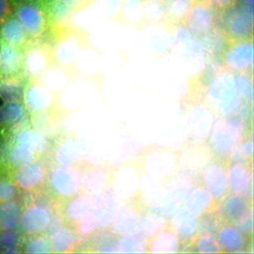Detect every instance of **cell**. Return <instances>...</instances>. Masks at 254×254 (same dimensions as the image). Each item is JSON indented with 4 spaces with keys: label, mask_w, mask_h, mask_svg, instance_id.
I'll use <instances>...</instances> for the list:
<instances>
[{
    "label": "cell",
    "mask_w": 254,
    "mask_h": 254,
    "mask_svg": "<svg viewBox=\"0 0 254 254\" xmlns=\"http://www.w3.org/2000/svg\"><path fill=\"white\" fill-rule=\"evenodd\" d=\"M22 210L18 229L24 236L44 233L60 203L46 189L34 193L22 194Z\"/></svg>",
    "instance_id": "1"
},
{
    "label": "cell",
    "mask_w": 254,
    "mask_h": 254,
    "mask_svg": "<svg viewBox=\"0 0 254 254\" xmlns=\"http://www.w3.org/2000/svg\"><path fill=\"white\" fill-rule=\"evenodd\" d=\"M205 103L220 118L242 112L243 100L237 91L235 73L225 68L215 75L207 90Z\"/></svg>",
    "instance_id": "2"
},
{
    "label": "cell",
    "mask_w": 254,
    "mask_h": 254,
    "mask_svg": "<svg viewBox=\"0 0 254 254\" xmlns=\"http://www.w3.org/2000/svg\"><path fill=\"white\" fill-rule=\"evenodd\" d=\"M247 116L240 112L220 118L213 123L208 138V146L213 156L227 159L230 152L249 136Z\"/></svg>",
    "instance_id": "3"
},
{
    "label": "cell",
    "mask_w": 254,
    "mask_h": 254,
    "mask_svg": "<svg viewBox=\"0 0 254 254\" xmlns=\"http://www.w3.org/2000/svg\"><path fill=\"white\" fill-rule=\"evenodd\" d=\"M59 211L66 225L73 227L83 239L97 230L93 195L80 192L60 203Z\"/></svg>",
    "instance_id": "4"
},
{
    "label": "cell",
    "mask_w": 254,
    "mask_h": 254,
    "mask_svg": "<svg viewBox=\"0 0 254 254\" xmlns=\"http://www.w3.org/2000/svg\"><path fill=\"white\" fill-rule=\"evenodd\" d=\"M198 178L183 170L172 177L165 185L163 198L153 211L163 215L168 220L183 206L190 190L197 184Z\"/></svg>",
    "instance_id": "5"
},
{
    "label": "cell",
    "mask_w": 254,
    "mask_h": 254,
    "mask_svg": "<svg viewBox=\"0 0 254 254\" xmlns=\"http://www.w3.org/2000/svg\"><path fill=\"white\" fill-rule=\"evenodd\" d=\"M137 159L142 173L165 183L179 170L178 153L169 148L151 147Z\"/></svg>",
    "instance_id": "6"
},
{
    "label": "cell",
    "mask_w": 254,
    "mask_h": 254,
    "mask_svg": "<svg viewBox=\"0 0 254 254\" xmlns=\"http://www.w3.org/2000/svg\"><path fill=\"white\" fill-rule=\"evenodd\" d=\"M86 43L85 33L78 28H69L55 37L52 46L53 64L73 72L80 52Z\"/></svg>",
    "instance_id": "7"
},
{
    "label": "cell",
    "mask_w": 254,
    "mask_h": 254,
    "mask_svg": "<svg viewBox=\"0 0 254 254\" xmlns=\"http://www.w3.org/2000/svg\"><path fill=\"white\" fill-rule=\"evenodd\" d=\"M46 190L60 203L81 192L79 166L51 165Z\"/></svg>",
    "instance_id": "8"
},
{
    "label": "cell",
    "mask_w": 254,
    "mask_h": 254,
    "mask_svg": "<svg viewBox=\"0 0 254 254\" xmlns=\"http://www.w3.org/2000/svg\"><path fill=\"white\" fill-rule=\"evenodd\" d=\"M14 14L31 41L41 39L52 33L45 0H36L14 6Z\"/></svg>",
    "instance_id": "9"
},
{
    "label": "cell",
    "mask_w": 254,
    "mask_h": 254,
    "mask_svg": "<svg viewBox=\"0 0 254 254\" xmlns=\"http://www.w3.org/2000/svg\"><path fill=\"white\" fill-rule=\"evenodd\" d=\"M51 163L43 157L10 175L22 194L34 193L46 189Z\"/></svg>",
    "instance_id": "10"
},
{
    "label": "cell",
    "mask_w": 254,
    "mask_h": 254,
    "mask_svg": "<svg viewBox=\"0 0 254 254\" xmlns=\"http://www.w3.org/2000/svg\"><path fill=\"white\" fill-rule=\"evenodd\" d=\"M141 174L138 159L116 169L112 186L120 202L132 201L140 198Z\"/></svg>",
    "instance_id": "11"
},
{
    "label": "cell",
    "mask_w": 254,
    "mask_h": 254,
    "mask_svg": "<svg viewBox=\"0 0 254 254\" xmlns=\"http://www.w3.org/2000/svg\"><path fill=\"white\" fill-rule=\"evenodd\" d=\"M85 145L78 136L66 134L55 138L52 142L48 158L51 165L78 166L83 161Z\"/></svg>",
    "instance_id": "12"
},
{
    "label": "cell",
    "mask_w": 254,
    "mask_h": 254,
    "mask_svg": "<svg viewBox=\"0 0 254 254\" xmlns=\"http://www.w3.org/2000/svg\"><path fill=\"white\" fill-rule=\"evenodd\" d=\"M227 159L212 157L200 175V183L219 203L230 193L227 178Z\"/></svg>",
    "instance_id": "13"
},
{
    "label": "cell",
    "mask_w": 254,
    "mask_h": 254,
    "mask_svg": "<svg viewBox=\"0 0 254 254\" xmlns=\"http://www.w3.org/2000/svg\"><path fill=\"white\" fill-rule=\"evenodd\" d=\"M23 102L30 115L60 109L58 94L50 91L38 79H28Z\"/></svg>",
    "instance_id": "14"
},
{
    "label": "cell",
    "mask_w": 254,
    "mask_h": 254,
    "mask_svg": "<svg viewBox=\"0 0 254 254\" xmlns=\"http://www.w3.org/2000/svg\"><path fill=\"white\" fill-rule=\"evenodd\" d=\"M148 208L140 198L120 203L110 230L120 237L134 235L138 232L143 214Z\"/></svg>",
    "instance_id": "15"
},
{
    "label": "cell",
    "mask_w": 254,
    "mask_h": 254,
    "mask_svg": "<svg viewBox=\"0 0 254 254\" xmlns=\"http://www.w3.org/2000/svg\"><path fill=\"white\" fill-rule=\"evenodd\" d=\"M213 113L205 103L192 105L188 112V128L190 143L202 144L208 141L214 123Z\"/></svg>",
    "instance_id": "16"
},
{
    "label": "cell",
    "mask_w": 254,
    "mask_h": 254,
    "mask_svg": "<svg viewBox=\"0 0 254 254\" xmlns=\"http://www.w3.org/2000/svg\"><path fill=\"white\" fill-rule=\"evenodd\" d=\"M53 44L42 39L31 41L25 50V72L28 79H38L53 64Z\"/></svg>",
    "instance_id": "17"
},
{
    "label": "cell",
    "mask_w": 254,
    "mask_h": 254,
    "mask_svg": "<svg viewBox=\"0 0 254 254\" xmlns=\"http://www.w3.org/2000/svg\"><path fill=\"white\" fill-rule=\"evenodd\" d=\"M253 6L239 5L227 15L225 34L230 41L251 39L254 28Z\"/></svg>",
    "instance_id": "18"
},
{
    "label": "cell",
    "mask_w": 254,
    "mask_h": 254,
    "mask_svg": "<svg viewBox=\"0 0 254 254\" xmlns=\"http://www.w3.org/2000/svg\"><path fill=\"white\" fill-rule=\"evenodd\" d=\"M41 158L27 147L6 140L0 146V171L10 175L15 170Z\"/></svg>",
    "instance_id": "19"
},
{
    "label": "cell",
    "mask_w": 254,
    "mask_h": 254,
    "mask_svg": "<svg viewBox=\"0 0 254 254\" xmlns=\"http://www.w3.org/2000/svg\"><path fill=\"white\" fill-rule=\"evenodd\" d=\"M81 173V191L92 195L112 187L116 169L99 164L85 163L78 165Z\"/></svg>",
    "instance_id": "20"
},
{
    "label": "cell",
    "mask_w": 254,
    "mask_h": 254,
    "mask_svg": "<svg viewBox=\"0 0 254 254\" xmlns=\"http://www.w3.org/2000/svg\"><path fill=\"white\" fill-rule=\"evenodd\" d=\"M254 56L252 38L230 41L223 54L225 68L233 73L249 72L253 67Z\"/></svg>",
    "instance_id": "21"
},
{
    "label": "cell",
    "mask_w": 254,
    "mask_h": 254,
    "mask_svg": "<svg viewBox=\"0 0 254 254\" xmlns=\"http://www.w3.org/2000/svg\"><path fill=\"white\" fill-rule=\"evenodd\" d=\"M185 23L187 29L195 36H208L216 26L215 7L207 0H197Z\"/></svg>",
    "instance_id": "22"
},
{
    "label": "cell",
    "mask_w": 254,
    "mask_h": 254,
    "mask_svg": "<svg viewBox=\"0 0 254 254\" xmlns=\"http://www.w3.org/2000/svg\"><path fill=\"white\" fill-rule=\"evenodd\" d=\"M94 199V219L97 230L110 228L118 213L120 200L113 187H108L93 195Z\"/></svg>",
    "instance_id": "23"
},
{
    "label": "cell",
    "mask_w": 254,
    "mask_h": 254,
    "mask_svg": "<svg viewBox=\"0 0 254 254\" xmlns=\"http://www.w3.org/2000/svg\"><path fill=\"white\" fill-rule=\"evenodd\" d=\"M30 120L31 117L23 101L4 102L0 105V133L3 141Z\"/></svg>",
    "instance_id": "24"
},
{
    "label": "cell",
    "mask_w": 254,
    "mask_h": 254,
    "mask_svg": "<svg viewBox=\"0 0 254 254\" xmlns=\"http://www.w3.org/2000/svg\"><path fill=\"white\" fill-rule=\"evenodd\" d=\"M6 140L27 147L41 157H48L51 150V139L34 129L31 120L13 131Z\"/></svg>",
    "instance_id": "25"
},
{
    "label": "cell",
    "mask_w": 254,
    "mask_h": 254,
    "mask_svg": "<svg viewBox=\"0 0 254 254\" xmlns=\"http://www.w3.org/2000/svg\"><path fill=\"white\" fill-rule=\"evenodd\" d=\"M119 237L110 228L95 230L83 239L77 253L118 254Z\"/></svg>",
    "instance_id": "26"
},
{
    "label": "cell",
    "mask_w": 254,
    "mask_h": 254,
    "mask_svg": "<svg viewBox=\"0 0 254 254\" xmlns=\"http://www.w3.org/2000/svg\"><path fill=\"white\" fill-rule=\"evenodd\" d=\"M227 178L230 193L245 195L252 198L250 189H253V168L252 163H238L229 162L227 168Z\"/></svg>",
    "instance_id": "27"
},
{
    "label": "cell",
    "mask_w": 254,
    "mask_h": 254,
    "mask_svg": "<svg viewBox=\"0 0 254 254\" xmlns=\"http://www.w3.org/2000/svg\"><path fill=\"white\" fill-rule=\"evenodd\" d=\"M223 254L243 253L250 248V239L239 230L233 222L225 221L216 234Z\"/></svg>",
    "instance_id": "28"
},
{
    "label": "cell",
    "mask_w": 254,
    "mask_h": 254,
    "mask_svg": "<svg viewBox=\"0 0 254 254\" xmlns=\"http://www.w3.org/2000/svg\"><path fill=\"white\" fill-rule=\"evenodd\" d=\"M184 207L195 216L219 211L220 203L213 198L204 186L198 182L190 190L185 200Z\"/></svg>",
    "instance_id": "29"
},
{
    "label": "cell",
    "mask_w": 254,
    "mask_h": 254,
    "mask_svg": "<svg viewBox=\"0 0 254 254\" xmlns=\"http://www.w3.org/2000/svg\"><path fill=\"white\" fill-rule=\"evenodd\" d=\"M18 76H26L25 50L4 44L0 52V77Z\"/></svg>",
    "instance_id": "30"
},
{
    "label": "cell",
    "mask_w": 254,
    "mask_h": 254,
    "mask_svg": "<svg viewBox=\"0 0 254 254\" xmlns=\"http://www.w3.org/2000/svg\"><path fill=\"white\" fill-rule=\"evenodd\" d=\"M0 39L5 45L23 50L31 41L14 13L0 24Z\"/></svg>",
    "instance_id": "31"
},
{
    "label": "cell",
    "mask_w": 254,
    "mask_h": 254,
    "mask_svg": "<svg viewBox=\"0 0 254 254\" xmlns=\"http://www.w3.org/2000/svg\"><path fill=\"white\" fill-rule=\"evenodd\" d=\"M169 222L180 239L182 248L198 234V217L190 213L184 206L177 210Z\"/></svg>",
    "instance_id": "32"
},
{
    "label": "cell",
    "mask_w": 254,
    "mask_h": 254,
    "mask_svg": "<svg viewBox=\"0 0 254 254\" xmlns=\"http://www.w3.org/2000/svg\"><path fill=\"white\" fill-rule=\"evenodd\" d=\"M145 242L147 253L175 254L181 249V242L170 222L163 230Z\"/></svg>",
    "instance_id": "33"
},
{
    "label": "cell",
    "mask_w": 254,
    "mask_h": 254,
    "mask_svg": "<svg viewBox=\"0 0 254 254\" xmlns=\"http://www.w3.org/2000/svg\"><path fill=\"white\" fill-rule=\"evenodd\" d=\"M53 254L77 253L83 238L73 227L64 225L50 237Z\"/></svg>",
    "instance_id": "34"
},
{
    "label": "cell",
    "mask_w": 254,
    "mask_h": 254,
    "mask_svg": "<svg viewBox=\"0 0 254 254\" xmlns=\"http://www.w3.org/2000/svg\"><path fill=\"white\" fill-rule=\"evenodd\" d=\"M166 183L154 177L141 174L139 197L142 203L150 210H153L163 198Z\"/></svg>",
    "instance_id": "35"
},
{
    "label": "cell",
    "mask_w": 254,
    "mask_h": 254,
    "mask_svg": "<svg viewBox=\"0 0 254 254\" xmlns=\"http://www.w3.org/2000/svg\"><path fill=\"white\" fill-rule=\"evenodd\" d=\"M252 205L253 199L244 195L230 193L220 202L219 212L226 221L235 223Z\"/></svg>",
    "instance_id": "36"
},
{
    "label": "cell",
    "mask_w": 254,
    "mask_h": 254,
    "mask_svg": "<svg viewBox=\"0 0 254 254\" xmlns=\"http://www.w3.org/2000/svg\"><path fill=\"white\" fill-rule=\"evenodd\" d=\"M73 77V72L53 64L41 73L38 79L50 91L58 94L68 86Z\"/></svg>",
    "instance_id": "37"
},
{
    "label": "cell",
    "mask_w": 254,
    "mask_h": 254,
    "mask_svg": "<svg viewBox=\"0 0 254 254\" xmlns=\"http://www.w3.org/2000/svg\"><path fill=\"white\" fill-rule=\"evenodd\" d=\"M22 205V195L0 204V232L18 228Z\"/></svg>",
    "instance_id": "38"
},
{
    "label": "cell",
    "mask_w": 254,
    "mask_h": 254,
    "mask_svg": "<svg viewBox=\"0 0 254 254\" xmlns=\"http://www.w3.org/2000/svg\"><path fill=\"white\" fill-rule=\"evenodd\" d=\"M28 81L26 76L0 77V98L4 102L23 101Z\"/></svg>",
    "instance_id": "39"
},
{
    "label": "cell",
    "mask_w": 254,
    "mask_h": 254,
    "mask_svg": "<svg viewBox=\"0 0 254 254\" xmlns=\"http://www.w3.org/2000/svg\"><path fill=\"white\" fill-rule=\"evenodd\" d=\"M169 220L152 210H147L142 215L139 235L145 241L150 240L168 225Z\"/></svg>",
    "instance_id": "40"
},
{
    "label": "cell",
    "mask_w": 254,
    "mask_h": 254,
    "mask_svg": "<svg viewBox=\"0 0 254 254\" xmlns=\"http://www.w3.org/2000/svg\"><path fill=\"white\" fill-rule=\"evenodd\" d=\"M182 249L203 254H223L216 237L209 233H198Z\"/></svg>",
    "instance_id": "41"
},
{
    "label": "cell",
    "mask_w": 254,
    "mask_h": 254,
    "mask_svg": "<svg viewBox=\"0 0 254 254\" xmlns=\"http://www.w3.org/2000/svg\"><path fill=\"white\" fill-rule=\"evenodd\" d=\"M197 0H170L167 5L165 23L169 26H178L185 23Z\"/></svg>",
    "instance_id": "42"
},
{
    "label": "cell",
    "mask_w": 254,
    "mask_h": 254,
    "mask_svg": "<svg viewBox=\"0 0 254 254\" xmlns=\"http://www.w3.org/2000/svg\"><path fill=\"white\" fill-rule=\"evenodd\" d=\"M120 19L134 27L143 26L145 21L142 0H125Z\"/></svg>",
    "instance_id": "43"
},
{
    "label": "cell",
    "mask_w": 254,
    "mask_h": 254,
    "mask_svg": "<svg viewBox=\"0 0 254 254\" xmlns=\"http://www.w3.org/2000/svg\"><path fill=\"white\" fill-rule=\"evenodd\" d=\"M21 252L29 254H53L50 237L45 233L29 236L23 235Z\"/></svg>",
    "instance_id": "44"
},
{
    "label": "cell",
    "mask_w": 254,
    "mask_h": 254,
    "mask_svg": "<svg viewBox=\"0 0 254 254\" xmlns=\"http://www.w3.org/2000/svg\"><path fill=\"white\" fill-rule=\"evenodd\" d=\"M145 23H165L167 4L165 0H142Z\"/></svg>",
    "instance_id": "45"
},
{
    "label": "cell",
    "mask_w": 254,
    "mask_h": 254,
    "mask_svg": "<svg viewBox=\"0 0 254 254\" xmlns=\"http://www.w3.org/2000/svg\"><path fill=\"white\" fill-rule=\"evenodd\" d=\"M23 236L18 228L0 232V254H22Z\"/></svg>",
    "instance_id": "46"
},
{
    "label": "cell",
    "mask_w": 254,
    "mask_h": 254,
    "mask_svg": "<svg viewBox=\"0 0 254 254\" xmlns=\"http://www.w3.org/2000/svg\"><path fill=\"white\" fill-rule=\"evenodd\" d=\"M253 138L247 136L230 152L227 159L232 163H253Z\"/></svg>",
    "instance_id": "47"
},
{
    "label": "cell",
    "mask_w": 254,
    "mask_h": 254,
    "mask_svg": "<svg viewBox=\"0 0 254 254\" xmlns=\"http://www.w3.org/2000/svg\"><path fill=\"white\" fill-rule=\"evenodd\" d=\"M120 254L147 253L146 242L140 235H130L122 236L118 243Z\"/></svg>",
    "instance_id": "48"
},
{
    "label": "cell",
    "mask_w": 254,
    "mask_h": 254,
    "mask_svg": "<svg viewBox=\"0 0 254 254\" xmlns=\"http://www.w3.org/2000/svg\"><path fill=\"white\" fill-rule=\"evenodd\" d=\"M225 221L219 211L205 214L198 218V233H209L215 236Z\"/></svg>",
    "instance_id": "49"
},
{
    "label": "cell",
    "mask_w": 254,
    "mask_h": 254,
    "mask_svg": "<svg viewBox=\"0 0 254 254\" xmlns=\"http://www.w3.org/2000/svg\"><path fill=\"white\" fill-rule=\"evenodd\" d=\"M22 193L8 173L0 171V204L19 198Z\"/></svg>",
    "instance_id": "50"
},
{
    "label": "cell",
    "mask_w": 254,
    "mask_h": 254,
    "mask_svg": "<svg viewBox=\"0 0 254 254\" xmlns=\"http://www.w3.org/2000/svg\"><path fill=\"white\" fill-rule=\"evenodd\" d=\"M95 1L97 9L103 17L115 19L120 18L125 0H92Z\"/></svg>",
    "instance_id": "51"
},
{
    "label": "cell",
    "mask_w": 254,
    "mask_h": 254,
    "mask_svg": "<svg viewBox=\"0 0 254 254\" xmlns=\"http://www.w3.org/2000/svg\"><path fill=\"white\" fill-rule=\"evenodd\" d=\"M248 73H238L235 75L237 91L240 93L242 99L246 103L252 102L254 96L253 80H252L253 78L252 75L249 74Z\"/></svg>",
    "instance_id": "52"
},
{
    "label": "cell",
    "mask_w": 254,
    "mask_h": 254,
    "mask_svg": "<svg viewBox=\"0 0 254 254\" xmlns=\"http://www.w3.org/2000/svg\"><path fill=\"white\" fill-rule=\"evenodd\" d=\"M235 225L238 227L246 236L252 237L254 232V210L253 205L242 214V216L235 222Z\"/></svg>",
    "instance_id": "53"
},
{
    "label": "cell",
    "mask_w": 254,
    "mask_h": 254,
    "mask_svg": "<svg viewBox=\"0 0 254 254\" xmlns=\"http://www.w3.org/2000/svg\"><path fill=\"white\" fill-rule=\"evenodd\" d=\"M14 13V6L10 0H0V24Z\"/></svg>",
    "instance_id": "54"
},
{
    "label": "cell",
    "mask_w": 254,
    "mask_h": 254,
    "mask_svg": "<svg viewBox=\"0 0 254 254\" xmlns=\"http://www.w3.org/2000/svg\"><path fill=\"white\" fill-rule=\"evenodd\" d=\"M62 1L72 9L75 13L81 11V9H84L86 6H88L92 0H61Z\"/></svg>",
    "instance_id": "55"
},
{
    "label": "cell",
    "mask_w": 254,
    "mask_h": 254,
    "mask_svg": "<svg viewBox=\"0 0 254 254\" xmlns=\"http://www.w3.org/2000/svg\"><path fill=\"white\" fill-rule=\"evenodd\" d=\"M207 1L213 5L215 8L227 9L233 4L235 0H207Z\"/></svg>",
    "instance_id": "56"
},
{
    "label": "cell",
    "mask_w": 254,
    "mask_h": 254,
    "mask_svg": "<svg viewBox=\"0 0 254 254\" xmlns=\"http://www.w3.org/2000/svg\"><path fill=\"white\" fill-rule=\"evenodd\" d=\"M13 6H16L18 5L24 4V3L31 2V1H36V0H10Z\"/></svg>",
    "instance_id": "57"
},
{
    "label": "cell",
    "mask_w": 254,
    "mask_h": 254,
    "mask_svg": "<svg viewBox=\"0 0 254 254\" xmlns=\"http://www.w3.org/2000/svg\"><path fill=\"white\" fill-rule=\"evenodd\" d=\"M246 4L249 5V6H253L254 0H242Z\"/></svg>",
    "instance_id": "58"
},
{
    "label": "cell",
    "mask_w": 254,
    "mask_h": 254,
    "mask_svg": "<svg viewBox=\"0 0 254 254\" xmlns=\"http://www.w3.org/2000/svg\"><path fill=\"white\" fill-rule=\"evenodd\" d=\"M3 46H4V43H3L2 41L0 39V52H1V49H2Z\"/></svg>",
    "instance_id": "59"
},
{
    "label": "cell",
    "mask_w": 254,
    "mask_h": 254,
    "mask_svg": "<svg viewBox=\"0 0 254 254\" xmlns=\"http://www.w3.org/2000/svg\"><path fill=\"white\" fill-rule=\"evenodd\" d=\"M3 143L2 137L1 136V133H0V146H1V144Z\"/></svg>",
    "instance_id": "60"
},
{
    "label": "cell",
    "mask_w": 254,
    "mask_h": 254,
    "mask_svg": "<svg viewBox=\"0 0 254 254\" xmlns=\"http://www.w3.org/2000/svg\"><path fill=\"white\" fill-rule=\"evenodd\" d=\"M165 1H170V0H165Z\"/></svg>",
    "instance_id": "61"
}]
</instances>
